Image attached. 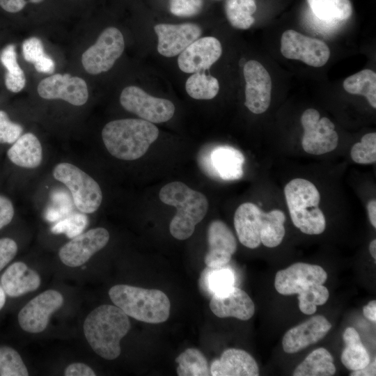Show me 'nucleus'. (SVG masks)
<instances>
[{
	"label": "nucleus",
	"instance_id": "nucleus-30",
	"mask_svg": "<svg viewBox=\"0 0 376 376\" xmlns=\"http://www.w3.org/2000/svg\"><path fill=\"white\" fill-rule=\"evenodd\" d=\"M175 361L178 364L176 371L179 376H207L211 375L205 357L198 349H187L176 357Z\"/></svg>",
	"mask_w": 376,
	"mask_h": 376
},
{
	"label": "nucleus",
	"instance_id": "nucleus-16",
	"mask_svg": "<svg viewBox=\"0 0 376 376\" xmlns=\"http://www.w3.org/2000/svg\"><path fill=\"white\" fill-rule=\"evenodd\" d=\"M221 54L218 39L212 36L198 38L179 54L178 65L185 73L203 72L217 61Z\"/></svg>",
	"mask_w": 376,
	"mask_h": 376
},
{
	"label": "nucleus",
	"instance_id": "nucleus-10",
	"mask_svg": "<svg viewBox=\"0 0 376 376\" xmlns=\"http://www.w3.org/2000/svg\"><path fill=\"white\" fill-rule=\"evenodd\" d=\"M281 52L287 58L299 60L316 68L325 65L330 56L329 48L324 42L292 29L284 31L281 36Z\"/></svg>",
	"mask_w": 376,
	"mask_h": 376
},
{
	"label": "nucleus",
	"instance_id": "nucleus-38",
	"mask_svg": "<svg viewBox=\"0 0 376 376\" xmlns=\"http://www.w3.org/2000/svg\"><path fill=\"white\" fill-rule=\"evenodd\" d=\"M350 155L352 160L361 164L376 162V133L370 132L362 136L361 141L352 148Z\"/></svg>",
	"mask_w": 376,
	"mask_h": 376
},
{
	"label": "nucleus",
	"instance_id": "nucleus-39",
	"mask_svg": "<svg viewBox=\"0 0 376 376\" xmlns=\"http://www.w3.org/2000/svg\"><path fill=\"white\" fill-rule=\"evenodd\" d=\"M88 220L85 213H73L56 222L51 228L54 234H65L68 238H73L81 234L87 226Z\"/></svg>",
	"mask_w": 376,
	"mask_h": 376
},
{
	"label": "nucleus",
	"instance_id": "nucleus-13",
	"mask_svg": "<svg viewBox=\"0 0 376 376\" xmlns=\"http://www.w3.org/2000/svg\"><path fill=\"white\" fill-rule=\"evenodd\" d=\"M109 240V233L107 229L101 227L91 229L64 244L59 250V258L68 267H79L104 248Z\"/></svg>",
	"mask_w": 376,
	"mask_h": 376
},
{
	"label": "nucleus",
	"instance_id": "nucleus-42",
	"mask_svg": "<svg viewBox=\"0 0 376 376\" xmlns=\"http://www.w3.org/2000/svg\"><path fill=\"white\" fill-rule=\"evenodd\" d=\"M311 10L322 20L335 19V0H307Z\"/></svg>",
	"mask_w": 376,
	"mask_h": 376
},
{
	"label": "nucleus",
	"instance_id": "nucleus-37",
	"mask_svg": "<svg viewBox=\"0 0 376 376\" xmlns=\"http://www.w3.org/2000/svg\"><path fill=\"white\" fill-rule=\"evenodd\" d=\"M28 370L19 353L8 346L0 347V376H28Z\"/></svg>",
	"mask_w": 376,
	"mask_h": 376
},
{
	"label": "nucleus",
	"instance_id": "nucleus-31",
	"mask_svg": "<svg viewBox=\"0 0 376 376\" xmlns=\"http://www.w3.org/2000/svg\"><path fill=\"white\" fill-rule=\"evenodd\" d=\"M1 61L7 70L5 77L6 88L13 93L21 91L25 86L26 77L24 71L17 63L14 45H8L3 49Z\"/></svg>",
	"mask_w": 376,
	"mask_h": 376
},
{
	"label": "nucleus",
	"instance_id": "nucleus-49",
	"mask_svg": "<svg viewBox=\"0 0 376 376\" xmlns=\"http://www.w3.org/2000/svg\"><path fill=\"white\" fill-rule=\"evenodd\" d=\"M376 362L375 359L373 362H370L368 366L364 367L362 369L353 370L350 375L351 376H370V375H375V366Z\"/></svg>",
	"mask_w": 376,
	"mask_h": 376
},
{
	"label": "nucleus",
	"instance_id": "nucleus-2",
	"mask_svg": "<svg viewBox=\"0 0 376 376\" xmlns=\"http://www.w3.org/2000/svg\"><path fill=\"white\" fill-rule=\"evenodd\" d=\"M158 136L159 130L153 123L136 118L110 121L102 131L108 152L122 160H135L144 155Z\"/></svg>",
	"mask_w": 376,
	"mask_h": 376
},
{
	"label": "nucleus",
	"instance_id": "nucleus-40",
	"mask_svg": "<svg viewBox=\"0 0 376 376\" xmlns=\"http://www.w3.org/2000/svg\"><path fill=\"white\" fill-rule=\"evenodd\" d=\"M22 132L20 125L12 122L8 114L0 110V143H14Z\"/></svg>",
	"mask_w": 376,
	"mask_h": 376
},
{
	"label": "nucleus",
	"instance_id": "nucleus-15",
	"mask_svg": "<svg viewBox=\"0 0 376 376\" xmlns=\"http://www.w3.org/2000/svg\"><path fill=\"white\" fill-rule=\"evenodd\" d=\"M327 279L326 271L320 266L296 263L277 272L274 279L276 291L283 295L299 293L306 286L324 284Z\"/></svg>",
	"mask_w": 376,
	"mask_h": 376
},
{
	"label": "nucleus",
	"instance_id": "nucleus-45",
	"mask_svg": "<svg viewBox=\"0 0 376 376\" xmlns=\"http://www.w3.org/2000/svg\"><path fill=\"white\" fill-rule=\"evenodd\" d=\"M14 216V207L7 197L0 195V229L9 224Z\"/></svg>",
	"mask_w": 376,
	"mask_h": 376
},
{
	"label": "nucleus",
	"instance_id": "nucleus-11",
	"mask_svg": "<svg viewBox=\"0 0 376 376\" xmlns=\"http://www.w3.org/2000/svg\"><path fill=\"white\" fill-rule=\"evenodd\" d=\"M63 295L55 290H47L30 300L19 312L18 322L29 333H40L47 327L50 316L61 307Z\"/></svg>",
	"mask_w": 376,
	"mask_h": 376
},
{
	"label": "nucleus",
	"instance_id": "nucleus-29",
	"mask_svg": "<svg viewBox=\"0 0 376 376\" xmlns=\"http://www.w3.org/2000/svg\"><path fill=\"white\" fill-rule=\"evenodd\" d=\"M256 8L255 0H226L224 6L228 22L239 29H247L252 26L255 21L252 15Z\"/></svg>",
	"mask_w": 376,
	"mask_h": 376
},
{
	"label": "nucleus",
	"instance_id": "nucleus-51",
	"mask_svg": "<svg viewBox=\"0 0 376 376\" xmlns=\"http://www.w3.org/2000/svg\"><path fill=\"white\" fill-rule=\"evenodd\" d=\"M367 210L371 225L376 228V200L372 199L367 204Z\"/></svg>",
	"mask_w": 376,
	"mask_h": 376
},
{
	"label": "nucleus",
	"instance_id": "nucleus-26",
	"mask_svg": "<svg viewBox=\"0 0 376 376\" xmlns=\"http://www.w3.org/2000/svg\"><path fill=\"white\" fill-rule=\"evenodd\" d=\"M343 338L345 347L340 359L343 366L352 371L368 366L370 362V355L357 330L353 327L346 328Z\"/></svg>",
	"mask_w": 376,
	"mask_h": 376
},
{
	"label": "nucleus",
	"instance_id": "nucleus-18",
	"mask_svg": "<svg viewBox=\"0 0 376 376\" xmlns=\"http://www.w3.org/2000/svg\"><path fill=\"white\" fill-rule=\"evenodd\" d=\"M208 251L204 261L207 267L226 266L237 250L236 239L228 226L221 220L212 221L207 228Z\"/></svg>",
	"mask_w": 376,
	"mask_h": 376
},
{
	"label": "nucleus",
	"instance_id": "nucleus-19",
	"mask_svg": "<svg viewBox=\"0 0 376 376\" xmlns=\"http://www.w3.org/2000/svg\"><path fill=\"white\" fill-rule=\"evenodd\" d=\"M212 312L217 317L235 318L248 320L255 313V305L243 290L232 286L212 295L210 301Z\"/></svg>",
	"mask_w": 376,
	"mask_h": 376
},
{
	"label": "nucleus",
	"instance_id": "nucleus-5",
	"mask_svg": "<svg viewBox=\"0 0 376 376\" xmlns=\"http://www.w3.org/2000/svg\"><path fill=\"white\" fill-rule=\"evenodd\" d=\"M284 194L295 227L307 235H320L324 231L325 217L318 207L320 195L313 182L295 178L285 185Z\"/></svg>",
	"mask_w": 376,
	"mask_h": 376
},
{
	"label": "nucleus",
	"instance_id": "nucleus-21",
	"mask_svg": "<svg viewBox=\"0 0 376 376\" xmlns=\"http://www.w3.org/2000/svg\"><path fill=\"white\" fill-rule=\"evenodd\" d=\"M265 212L253 203L241 204L234 214V226L242 244L256 249L260 244Z\"/></svg>",
	"mask_w": 376,
	"mask_h": 376
},
{
	"label": "nucleus",
	"instance_id": "nucleus-25",
	"mask_svg": "<svg viewBox=\"0 0 376 376\" xmlns=\"http://www.w3.org/2000/svg\"><path fill=\"white\" fill-rule=\"evenodd\" d=\"M7 155L18 166L36 169L42 162V148L37 136L29 132L18 138L8 150Z\"/></svg>",
	"mask_w": 376,
	"mask_h": 376
},
{
	"label": "nucleus",
	"instance_id": "nucleus-24",
	"mask_svg": "<svg viewBox=\"0 0 376 376\" xmlns=\"http://www.w3.org/2000/svg\"><path fill=\"white\" fill-rule=\"evenodd\" d=\"M211 160L219 179L235 180L244 174L243 164L245 158L239 150L230 146H218L213 148Z\"/></svg>",
	"mask_w": 376,
	"mask_h": 376
},
{
	"label": "nucleus",
	"instance_id": "nucleus-17",
	"mask_svg": "<svg viewBox=\"0 0 376 376\" xmlns=\"http://www.w3.org/2000/svg\"><path fill=\"white\" fill-rule=\"evenodd\" d=\"M154 30L157 36V51L166 57L180 54L202 34L201 28L193 23L158 24Z\"/></svg>",
	"mask_w": 376,
	"mask_h": 376
},
{
	"label": "nucleus",
	"instance_id": "nucleus-3",
	"mask_svg": "<svg viewBox=\"0 0 376 376\" xmlns=\"http://www.w3.org/2000/svg\"><path fill=\"white\" fill-rule=\"evenodd\" d=\"M159 196L162 203L177 210L169 225L171 235L180 240L190 237L195 226L207 214L208 201L206 196L182 182L166 184L160 189Z\"/></svg>",
	"mask_w": 376,
	"mask_h": 376
},
{
	"label": "nucleus",
	"instance_id": "nucleus-50",
	"mask_svg": "<svg viewBox=\"0 0 376 376\" xmlns=\"http://www.w3.org/2000/svg\"><path fill=\"white\" fill-rule=\"evenodd\" d=\"M363 315L370 321L376 322V301L372 300L363 308Z\"/></svg>",
	"mask_w": 376,
	"mask_h": 376
},
{
	"label": "nucleus",
	"instance_id": "nucleus-9",
	"mask_svg": "<svg viewBox=\"0 0 376 376\" xmlns=\"http://www.w3.org/2000/svg\"><path fill=\"white\" fill-rule=\"evenodd\" d=\"M301 123L304 130L301 145L305 152L319 155L336 148L338 135L329 118H320L316 109H308L302 113Z\"/></svg>",
	"mask_w": 376,
	"mask_h": 376
},
{
	"label": "nucleus",
	"instance_id": "nucleus-14",
	"mask_svg": "<svg viewBox=\"0 0 376 376\" xmlns=\"http://www.w3.org/2000/svg\"><path fill=\"white\" fill-rule=\"evenodd\" d=\"M38 95L46 100H63L75 105L86 103L88 91L86 81L69 74H55L43 79L38 86Z\"/></svg>",
	"mask_w": 376,
	"mask_h": 376
},
{
	"label": "nucleus",
	"instance_id": "nucleus-53",
	"mask_svg": "<svg viewBox=\"0 0 376 376\" xmlns=\"http://www.w3.org/2000/svg\"><path fill=\"white\" fill-rule=\"evenodd\" d=\"M6 303V292L2 286L0 285V310L3 307Z\"/></svg>",
	"mask_w": 376,
	"mask_h": 376
},
{
	"label": "nucleus",
	"instance_id": "nucleus-1",
	"mask_svg": "<svg viewBox=\"0 0 376 376\" xmlns=\"http://www.w3.org/2000/svg\"><path fill=\"white\" fill-rule=\"evenodd\" d=\"M130 322L118 306L104 304L93 310L84 323L86 340L100 357L107 360L116 359L121 352L120 340L128 333Z\"/></svg>",
	"mask_w": 376,
	"mask_h": 376
},
{
	"label": "nucleus",
	"instance_id": "nucleus-35",
	"mask_svg": "<svg viewBox=\"0 0 376 376\" xmlns=\"http://www.w3.org/2000/svg\"><path fill=\"white\" fill-rule=\"evenodd\" d=\"M22 53L24 60L33 63L38 72L52 74L54 72V61L45 54L42 41L38 38L31 37L24 40Z\"/></svg>",
	"mask_w": 376,
	"mask_h": 376
},
{
	"label": "nucleus",
	"instance_id": "nucleus-32",
	"mask_svg": "<svg viewBox=\"0 0 376 376\" xmlns=\"http://www.w3.org/2000/svg\"><path fill=\"white\" fill-rule=\"evenodd\" d=\"M235 276L233 271L224 267H207L201 276L199 285L201 290L212 295L234 285Z\"/></svg>",
	"mask_w": 376,
	"mask_h": 376
},
{
	"label": "nucleus",
	"instance_id": "nucleus-46",
	"mask_svg": "<svg viewBox=\"0 0 376 376\" xmlns=\"http://www.w3.org/2000/svg\"><path fill=\"white\" fill-rule=\"evenodd\" d=\"M65 376H95L93 370L83 363H73L70 364L65 370Z\"/></svg>",
	"mask_w": 376,
	"mask_h": 376
},
{
	"label": "nucleus",
	"instance_id": "nucleus-33",
	"mask_svg": "<svg viewBox=\"0 0 376 376\" xmlns=\"http://www.w3.org/2000/svg\"><path fill=\"white\" fill-rule=\"evenodd\" d=\"M285 214L280 210L265 212L260 233V241L264 246L273 248L281 243L285 233Z\"/></svg>",
	"mask_w": 376,
	"mask_h": 376
},
{
	"label": "nucleus",
	"instance_id": "nucleus-34",
	"mask_svg": "<svg viewBox=\"0 0 376 376\" xmlns=\"http://www.w3.org/2000/svg\"><path fill=\"white\" fill-rule=\"evenodd\" d=\"M187 94L196 100H211L218 94L219 84L215 77L204 72L192 73L185 83Z\"/></svg>",
	"mask_w": 376,
	"mask_h": 376
},
{
	"label": "nucleus",
	"instance_id": "nucleus-23",
	"mask_svg": "<svg viewBox=\"0 0 376 376\" xmlns=\"http://www.w3.org/2000/svg\"><path fill=\"white\" fill-rule=\"evenodd\" d=\"M40 282L39 274L23 262L11 264L1 277L3 289L11 297H19L36 290Z\"/></svg>",
	"mask_w": 376,
	"mask_h": 376
},
{
	"label": "nucleus",
	"instance_id": "nucleus-48",
	"mask_svg": "<svg viewBox=\"0 0 376 376\" xmlns=\"http://www.w3.org/2000/svg\"><path fill=\"white\" fill-rule=\"evenodd\" d=\"M352 13V8L350 0H335V19H347Z\"/></svg>",
	"mask_w": 376,
	"mask_h": 376
},
{
	"label": "nucleus",
	"instance_id": "nucleus-52",
	"mask_svg": "<svg viewBox=\"0 0 376 376\" xmlns=\"http://www.w3.org/2000/svg\"><path fill=\"white\" fill-rule=\"evenodd\" d=\"M369 251L372 257L376 259V240H373L370 242L369 245Z\"/></svg>",
	"mask_w": 376,
	"mask_h": 376
},
{
	"label": "nucleus",
	"instance_id": "nucleus-36",
	"mask_svg": "<svg viewBox=\"0 0 376 376\" xmlns=\"http://www.w3.org/2000/svg\"><path fill=\"white\" fill-rule=\"evenodd\" d=\"M297 295L299 308L306 315L315 313L317 306L324 304L329 297L328 289L318 283L306 286Z\"/></svg>",
	"mask_w": 376,
	"mask_h": 376
},
{
	"label": "nucleus",
	"instance_id": "nucleus-4",
	"mask_svg": "<svg viewBox=\"0 0 376 376\" xmlns=\"http://www.w3.org/2000/svg\"><path fill=\"white\" fill-rule=\"evenodd\" d=\"M109 295L112 302L127 315L139 321L159 324L169 317L170 300L159 290L119 284L109 289Z\"/></svg>",
	"mask_w": 376,
	"mask_h": 376
},
{
	"label": "nucleus",
	"instance_id": "nucleus-43",
	"mask_svg": "<svg viewBox=\"0 0 376 376\" xmlns=\"http://www.w3.org/2000/svg\"><path fill=\"white\" fill-rule=\"evenodd\" d=\"M212 146H205L201 148L197 155V162L201 171L208 178L213 180L219 179L211 160Z\"/></svg>",
	"mask_w": 376,
	"mask_h": 376
},
{
	"label": "nucleus",
	"instance_id": "nucleus-47",
	"mask_svg": "<svg viewBox=\"0 0 376 376\" xmlns=\"http://www.w3.org/2000/svg\"><path fill=\"white\" fill-rule=\"evenodd\" d=\"M44 0H0V6L8 13L22 10L28 3H39Z\"/></svg>",
	"mask_w": 376,
	"mask_h": 376
},
{
	"label": "nucleus",
	"instance_id": "nucleus-28",
	"mask_svg": "<svg viewBox=\"0 0 376 376\" xmlns=\"http://www.w3.org/2000/svg\"><path fill=\"white\" fill-rule=\"evenodd\" d=\"M344 89L350 94L363 95L372 107L376 108V73L369 69L363 70L346 78Z\"/></svg>",
	"mask_w": 376,
	"mask_h": 376
},
{
	"label": "nucleus",
	"instance_id": "nucleus-27",
	"mask_svg": "<svg viewBox=\"0 0 376 376\" xmlns=\"http://www.w3.org/2000/svg\"><path fill=\"white\" fill-rule=\"evenodd\" d=\"M336 366L330 352L323 347L311 352L293 372L294 376H331Z\"/></svg>",
	"mask_w": 376,
	"mask_h": 376
},
{
	"label": "nucleus",
	"instance_id": "nucleus-6",
	"mask_svg": "<svg viewBox=\"0 0 376 376\" xmlns=\"http://www.w3.org/2000/svg\"><path fill=\"white\" fill-rule=\"evenodd\" d=\"M53 177L70 190L75 207L85 214L95 212L102 201V192L98 183L77 166L60 163L53 170Z\"/></svg>",
	"mask_w": 376,
	"mask_h": 376
},
{
	"label": "nucleus",
	"instance_id": "nucleus-20",
	"mask_svg": "<svg viewBox=\"0 0 376 376\" xmlns=\"http://www.w3.org/2000/svg\"><path fill=\"white\" fill-rule=\"evenodd\" d=\"M331 323L322 315L313 316L289 329L283 336L282 346L285 352L292 354L315 344L329 331Z\"/></svg>",
	"mask_w": 376,
	"mask_h": 376
},
{
	"label": "nucleus",
	"instance_id": "nucleus-44",
	"mask_svg": "<svg viewBox=\"0 0 376 376\" xmlns=\"http://www.w3.org/2000/svg\"><path fill=\"white\" fill-rule=\"evenodd\" d=\"M17 252V244L13 239H0V271L14 258Z\"/></svg>",
	"mask_w": 376,
	"mask_h": 376
},
{
	"label": "nucleus",
	"instance_id": "nucleus-8",
	"mask_svg": "<svg viewBox=\"0 0 376 376\" xmlns=\"http://www.w3.org/2000/svg\"><path fill=\"white\" fill-rule=\"evenodd\" d=\"M120 102L126 111L152 123L169 120L175 110L171 101L152 96L135 86H127L122 91Z\"/></svg>",
	"mask_w": 376,
	"mask_h": 376
},
{
	"label": "nucleus",
	"instance_id": "nucleus-7",
	"mask_svg": "<svg viewBox=\"0 0 376 376\" xmlns=\"http://www.w3.org/2000/svg\"><path fill=\"white\" fill-rule=\"evenodd\" d=\"M125 49V40L120 31L116 27L106 28L100 34L96 42L81 56L85 70L98 75L109 70Z\"/></svg>",
	"mask_w": 376,
	"mask_h": 376
},
{
	"label": "nucleus",
	"instance_id": "nucleus-12",
	"mask_svg": "<svg viewBox=\"0 0 376 376\" xmlns=\"http://www.w3.org/2000/svg\"><path fill=\"white\" fill-rule=\"evenodd\" d=\"M243 73L246 82L244 105L253 113H264L271 102L272 79L269 72L260 63L250 60L244 64Z\"/></svg>",
	"mask_w": 376,
	"mask_h": 376
},
{
	"label": "nucleus",
	"instance_id": "nucleus-22",
	"mask_svg": "<svg viewBox=\"0 0 376 376\" xmlns=\"http://www.w3.org/2000/svg\"><path fill=\"white\" fill-rule=\"evenodd\" d=\"M210 370L212 376L259 375L256 360L247 352L235 348L226 350L212 362Z\"/></svg>",
	"mask_w": 376,
	"mask_h": 376
},
{
	"label": "nucleus",
	"instance_id": "nucleus-41",
	"mask_svg": "<svg viewBox=\"0 0 376 376\" xmlns=\"http://www.w3.org/2000/svg\"><path fill=\"white\" fill-rule=\"evenodd\" d=\"M203 7V0H170L171 13L178 17H188L198 15Z\"/></svg>",
	"mask_w": 376,
	"mask_h": 376
}]
</instances>
